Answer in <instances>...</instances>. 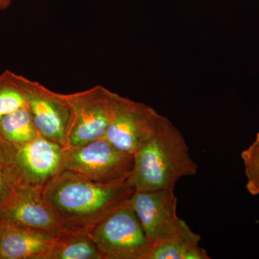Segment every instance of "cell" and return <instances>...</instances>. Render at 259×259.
<instances>
[{
    "label": "cell",
    "mask_w": 259,
    "mask_h": 259,
    "mask_svg": "<svg viewBox=\"0 0 259 259\" xmlns=\"http://www.w3.org/2000/svg\"><path fill=\"white\" fill-rule=\"evenodd\" d=\"M130 177L102 184L65 170L42 187V194L60 220L62 231L87 233L107 213L131 198L135 187Z\"/></svg>",
    "instance_id": "1"
},
{
    "label": "cell",
    "mask_w": 259,
    "mask_h": 259,
    "mask_svg": "<svg viewBox=\"0 0 259 259\" xmlns=\"http://www.w3.org/2000/svg\"><path fill=\"white\" fill-rule=\"evenodd\" d=\"M197 171L183 134L162 116L156 134L135 153L130 179L136 190L175 189L182 177L194 176Z\"/></svg>",
    "instance_id": "2"
},
{
    "label": "cell",
    "mask_w": 259,
    "mask_h": 259,
    "mask_svg": "<svg viewBox=\"0 0 259 259\" xmlns=\"http://www.w3.org/2000/svg\"><path fill=\"white\" fill-rule=\"evenodd\" d=\"M87 233L103 259H147L151 246L130 199L107 213Z\"/></svg>",
    "instance_id": "3"
},
{
    "label": "cell",
    "mask_w": 259,
    "mask_h": 259,
    "mask_svg": "<svg viewBox=\"0 0 259 259\" xmlns=\"http://www.w3.org/2000/svg\"><path fill=\"white\" fill-rule=\"evenodd\" d=\"M65 170L98 183L108 184L128 178L134 155L121 151L105 138L64 148Z\"/></svg>",
    "instance_id": "4"
},
{
    "label": "cell",
    "mask_w": 259,
    "mask_h": 259,
    "mask_svg": "<svg viewBox=\"0 0 259 259\" xmlns=\"http://www.w3.org/2000/svg\"><path fill=\"white\" fill-rule=\"evenodd\" d=\"M117 95L102 85L78 93L63 94L71 110L66 147L105 137L115 111Z\"/></svg>",
    "instance_id": "5"
},
{
    "label": "cell",
    "mask_w": 259,
    "mask_h": 259,
    "mask_svg": "<svg viewBox=\"0 0 259 259\" xmlns=\"http://www.w3.org/2000/svg\"><path fill=\"white\" fill-rule=\"evenodd\" d=\"M15 77L23 90L39 134L66 148L71 127V110L63 94L54 93L41 83L15 73Z\"/></svg>",
    "instance_id": "6"
},
{
    "label": "cell",
    "mask_w": 259,
    "mask_h": 259,
    "mask_svg": "<svg viewBox=\"0 0 259 259\" xmlns=\"http://www.w3.org/2000/svg\"><path fill=\"white\" fill-rule=\"evenodd\" d=\"M162 116L149 105L117 95L104 138L121 151L134 155L156 134Z\"/></svg>",
    "instance_id": "7"
},
{
    "label": "cell",
    "mask_w": 259,
    "mask_h": 259,
    "mask_svg": "<svg viewBox=\"0 0 259 259\" xmlns=\"http://www.w3.org/2000/svg\"><path fill=\"white\" fill-rule=\"evenodd\" d=\"M10 165L22 183L42 188L65 171L64 148L40 136L7 150Z\"/></svg>",
    "instance_id": "8"
},
{
    "label": "cell",
    "mask_w": 259,
    "mask_h": 259,
    "mask_svg": "<svg viewBox=\"0 0 259 259\" xmlns=\"http://www.w3.org/2000/svg\"><path fill=\"white\" fill-rule=\"evenodd\" d=\"M130 203L151 245L176 236L187 225L177 216L175 189L135 190Z\"/></svg>",
    "instance_id": "9"
},
{
    "label": "cell",
    "mask_w": 259,
    "mask_h": 259,
    "mask_svg": "<svg viewBox=\"0 0 259 259\" xmlns=\"http://www.w3.org/2000/svg\"><path fill=\"white\" fill-rule=\"evenodd\" d=\"M0 221L55 233L62 224L42 194V188L23 186L14 202L0 212Z\"/></svg>",
    "instance_id": "10"
},
{
    "label": "cell",
    "mask_w": 259,
    "mask_h": 259,
    "mask_svg": "<svg viewBox=\"0 0 259 259\" xmlns=\"http://www.w3.org/2000/svg\"><path fill=\"white\" fill-rule=\"evenodd\" d=\"M55 234L0 221V259H47Z\"/></svg>",
    "instance_id": "11"
},
{
    "label": "cell",
    "mask_w": 259,
    "mask_h": 259,
    "mask_svg": "<svg viewBox=\"0 0 259 259\" xmlns=\"http://www.w3.org/2000/svg\"><path fill=\"white\" fill-rule=\"evenodd\" d=\"M199 241L200 236L187 224L176 236L153 243L147 259H209Z\"/></svg>",
    "instance_id": "12"
},
{
    "label": "cell",
    "mask_w": 259,
    "mask_h": 259,
    "mask_svg": "<svg viewBox=\"0 0 259 259\" xmlns=\"http://www.w3.org/2000/svg\"><path fill=\"white\" fill-rule=\"evenodd\" d=\"M40 136L28 107L0 120V144L6 153L9 148L26 144Z\"/></svg>",
    "instance_id": "13"
},
{
    "label": "cell",
    "mask_w": 259,
    "mask_h": 259,
    "mask_svg": "<svg viewBox=\"0 0 259 259\" xmlns=\"http://www.w3.org/2000/svg\"><path fill=\"white\" fill-rule=\"evenodd\" d=\"M47 259H103L87 233L61 231Z\"/></svg>",
    "instance_id": "14"
},
{
    "label": "cell",
    "mask_w": 259,
    "mask_h": 259,
    "mask_svg": "<svg viewBox=\"0 0 259 259\" xmlns=\"http://www.w3.org/2000/svg\"><path fill=\"white\" fill-rule=\"evenodd\" d=\"M27 107L25 94L15 79V73L6 70L0 74V120Z\"/></svg>",
    "instance_id": "15"
},
{
    "label": "cell",
    "mask_w": 259,
    "mask_h": 259,
    "mask_svg": "<svg viewBox=\"0 0 259 259\" xmlns=\"http://www.w3.org/2000/svg\"><path fill=\"white\" fill-rule=\"evenodd\" d=\"M23 186L11 166L0 161V212L13 204Z\"/></svg>",
    "instance_id": "16"
},
{
    "label": "cell",
    "mask_w": 259,
    "mask_h": 259,
    "mask_svg": "<svg viewBox=\"0 0 259 259\" xmlns=\"http://www.w3.org/2000/svg\"><path fill=\"white\" fill-rule=\"evenodd\" d=\"M241 158L247 178L246 190L251 195L259 194V132L255 141L242 151Z\"/></svg>",
    "instance_id": "17"
},
{
    "label": "cell",
    "mask_w": 259,
    "mask_h": 259,
    "mask_svg": "<svg viewBox=\"0 0 259 259\" xmlns=\"http://www.w3.org/2000/svg\"><path fill=\"white\" fill-rule=\"evenodd\" d=\"M0 161L4 162V163L9 164V158H8V154L5 151L4 148L0 144Z\"/></svg>",
    "instance_id": "18"
},
{
    "label": "cell",
    "mask_w": 259,
    "mask_h": 259,
    "mask_svg": "<svg viewBox=\"0 0 259 259\" xmlns=\"http://www.w3.org/2000/svg\"><path fill=\"white\" fill-rule=\"evenodd\" d=\"M11 0H0V10L7 9L11 5Z\"/></svg>",
    "instance_id": "19"
},
{
    "label": "cell",
    "mask_w": 259,
    "mask_h": 259,
    "mask_svg": "<svg viewBox=\"0 0 259 259\" xmlns=\"http://www.w3.org/2000/svg\"><path fill=\"white\" fill-rule=\"evenodd\" d=\"M11 1H13V0H11Z\"/></svg>",
    "instance_id": "20"
}]
</instances>
